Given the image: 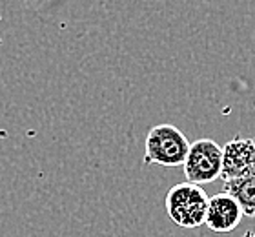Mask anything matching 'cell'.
<instances>
[{"mask_svg":"<svg viewBox=\"0 0 255 237\" xmlns=\"http://www.w3.org/2000/svg\"><path fill=\"white\" fill-rule=\"evenodd\" d=\"M255 166V142L254 139L235 137L223 148V168L221 179H235L250 172Z\"/></svg>","mask_w":255,"mask_h":237,"instance_id":"obj_5","label":"cell"},{"mask_svg":"<svg viewBox=\"0 0 255 237\" xmlns=\"http://www.w3.org/2000/svg\"><path fill=\"white\" fill-rule=\"evenodd\" d=\"M254 142H255V139H254Z\"/></svg>","mask_w":255,"mask_h":237,"instance_id":"obj_7","label":"cell"},{"mask_svg":"<svg viewBox=\"0 0 255 237\" xmlns=\"http://www.w3.org/2000/svg\"><path fill=\"white\" fill-rule=\"evenodd\" d=\"M184 175L191 185H206L221 177L223 148L212 139H199L190 144L184 159Z\"/></svg>","mask_w":255,"mask_h":237,"instance_id":"obj_3","label":"cell"},{"mask_svg":"<svg viewBox=\"0 0 255 237\" xmlns=\"http://www.w3.org/2000/svg\"><path fill=\"white\" fill-rule=\"evenodd\" d=\"M223 192L239 203L243 216L255 217V166L235 179L223 181Z\"/></svg>","mask_w":255,"mask_h":237,"instance_id":"obj_6","label":"cell"},{"mask_svg":"<svg viewBox=\"0 0 255 237\" xmlns=\"http://www.w3.org/2000/svg\"><path fill=\"white\" fill-rule=\"evenodd\" d=\"M241 219H243V210H241L239 203L232 195L221 192V194H215L213 197L208 199L204 225L212 232H232V230H235V227H239Z\"/></svg>","mask_w":255,"mask_h":237,"instance_id":"obj_4","label":"cell"},{"mask_svg":"<svg viewBox=\"0 0 255 237\" xmlns=\"http://www.w3.org/2000/svg\"><path fill=\"white\" fill-rule=\"evenodd\" d=\"M188 150L190 142L179 128L173 124H159L148 132L144 164H160L166 168L182 166Z\"/></svg>","mask_w":255,"mask_h":237,"instance_id":"obj_1","label":"cell"},{"mask_svg":"<svg viewBox=\"0 0 255 237\" xmlns=\"http://www.w3.org/2000/svg\"><path fill=\"white\" fill-rule=\"evenodd\" d=\"M208 194L201 186L182 183L166 194V212L177 227L199 228L206 221Z\"/></svg>","mask_w":255,"mask_h":237,"instance_id":"obj_2","label":"cell"}]
</instances>
